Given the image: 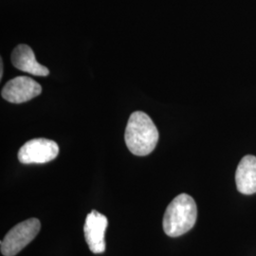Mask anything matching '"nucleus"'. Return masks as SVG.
<instances>
[{"mask_svg":"<svg viewBox=\"0 0 256 256\" xmlns=\"http://www.w3.org/2000/svg\"><path fill=\"white\" fill-rule=\"evenodd\" d=\"M124 140L132 154L144 156L155 149L158 140V131L146 113L136 111L128 120Z\"/></svg>","mask_w":256,"mask_h":256,"instance_id":"nucleus-1","label":"nucleus"},{"mask_svg":"<svg viewBox=\"0 0 256 256\" xmlns=\"http://www.w3.org/2000/svg\"><path fill=\"white\" fill-rule=\"evenodd\" d=\"M198 218L196 204L192 196L180 194L168 205L164 216V230L168 236L178 238L194 226Z\"/></svg>","mask_w":256,"mask_h":256,"instance_id":"nucleus-2","label":"nucleus"},{"mask_svg":"<svg viewBox=\"0 0 256 256\" xmlns=\"http://www.w3.org/2000/svg\"><path fill=\"white\" fill-rule=\"evenodd\" d=\"M41 229L37 218H30L16 225L1 241V252L4 256H14L36 238Z\"/></svg>","mask_w":256,"mask_h":256,"instance_id":"nucleus-3","label":"nucleus"},{"mask_svg":"<svg viewBox=\"0 0 256 256\" xmlns=\"http://www.w3.org/2000/svg\"><path fill=\"white\" fill-rule=\"evenodd\" d=\"M59 154L58 144L48 138H34L19 149V162L23 164H43L54 160Z\"/></svg>","mask_w":256,"mask_h":256,"instance_id":"nucleus-4","label":"nucleus"},{"mask_svg":"<svg viewBox=\"0 0 256 256\" xmlns=\"http://www.w3.org/2000/svg\"><path fill=\"white\" fill-rule=\"evenodd\" d=\"M42 92V86L27 76L16 77L7 82L1 92L2 98L12 104L30 101Z\"/></svg>","mask_w":256,"mask_h":256,"instance_id":"nucleus-5","label":"nucleus"},{"mask_svg":"<svg viewBox=\"0 0 256 256\" xmlns=\"http://www.w3.org/2000/svg\"><path fill=\"white\" fill-rule=\"evenodd\" d=\"M108 224V221L106 216L97 210H92V212L86 216L84 226V238L90 250L95 254H102L106 250L104 232Z\"/></svg>","mask_w":256,"mask_h":256,"instance_id":"nucleus-6","label":"nucleus"},{"mask_svg":"<svg viewBox=\"0 0 256 256\" xmlns=\"http://www.w3.org/2000/svg\"><path fill=\"white\" fill-rule=\"evenodd\" d=\"M10 59L12 64L21 72L36 76H48L50 74V70L46 66L37 62L32 48L25 44L14 48L10 55Z\"/></svg>","mask_w":256,"mask_h":256,"instance_id":"nucleus-7","label":"nucleus"},{"mask_svg":"<svg viewBox=\"0 0 256 256\" xmlns=\"http://www.w3.org/2000/svg\"><path fill=\"white\" fill-rule=\"evenodd\" d=\"M238 190L244 194L256 192V156H245L239 162L236 173Z\"/></svg>","mask_w":256,"mask_h":256,"instance_id":"nucleus-8","label":"nucleus"},{"mask_svg":"<svg viewBox=\"0 0 256 256\" xmlns=\"http://www.w3.org/2000/svg\"><path fill=\"white\" fill-rule=\"evenodd\" d=\"M0 78H2L3 76V62H2V59H1V62H0Z\"/></svg>","mask_w":256,"mask_h":256,"instance_id":"nucleus-9","label":"nucleus"}]
</instances>
